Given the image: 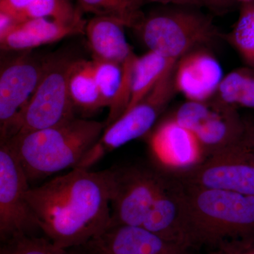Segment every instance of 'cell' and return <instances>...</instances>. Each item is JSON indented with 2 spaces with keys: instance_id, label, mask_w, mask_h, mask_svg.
<instances>
[{
  "instance_id": "obj_1",
  "label": "cell",
  "mask_w": 254,
  "mask_h": 254,
  "mask_svg": "<svg viewBox=\"0 0 254 254\" xmlns=\"http://www.w3.org/2000/svg\"><path fill=\"white\" fill-rule=\"evenodd\" d=\"M26 199L41 231L60 248L83 245L111 222L106 170L73 168L41 186L31 187Z\"/></svg>"
},
{
  "instance_id": "obj_2",
  "label": "cell",
  "mask_w": 254,
  "mask_h": 254,
  "mask_svg": "<svg viewBox=\"0 0 254 254\" xmlns=\"http://www.w3.org/2000/svg\"><path fill=\"white\" fill-rule=\"evenodd\" d=\"M112 225L141 227L189 248L180 182L170 173L140 165L108 169Z\"/></svg>"
},
{
  "instance_id": "obj_3",
  "label": "cell",
  "mask_w": 254,
  "mask_h": 254,
  "mask_svg": "<svg viewBox=\"0 0 254 254\" xmlns=\"http://www.w3.org/2000/svg\"><path fill=\"white\" fill-rule=\"evenodd\" d=\"M179 182L185 235L190 250L212 248L225 241L254 238V195Z\"/></svg>"
},
{
  "instance_id": "obj_4",
  "label": "cell",
  "mask_w": 254,
  "mask_h": 254,
  "mask_svg": "<svg viewBox=\"0 0 254 254\" xmlns=\"http://www.w3.org/2000/svg\"><path fill=\"white\" fill-rule=\"evenodd\" d=\"M105 129V123L74 118L8 140L29 182L77 168ZM4 142V141H2Z\"/></svg>"
},
{
  "instance_id": "obj_5",
  "label": "cell",
  "mask_w": 254,
  "mask_h": 254,
  "mask_svg": "<svg viewBox=\"0 0 254 254\" xmlns=\"http://www.w3.org/2000/svg\"><path fill=\"white\" fill-rule=\"evenodd\" d=\"M173 119L196 137L203 159L230 147L254 141V122L241 117L237 108L217 99L185 102Z\"/></svg>"
},
{
  "instance_id": "obj_6",
  "label": "cell",
  "mask_w": 254,
  "mask_h": 254,
  "mask_svg": "<svg viewBox=\"0 0 254 254\" xmlns=\"http://www.w3.org/2000/svg\"><path fill=\"white\" fill-rule=\"evenodd\" d=\"M137 29L150 51L173 61H178L198 45L213 39L216 33L211 18L185 9L145 16Z\"/></svg>"
},
{
  "instance_id": "obj_7",
  "label": "cell",
  "mask_w": 254,
  "mask_h": 254,
  "mask_svg": "<svg viewBox=\"0 0 254 254\" xmlns=\"http://www.w3.org/2000/svg\"><path fill=\"white\" fill-rule=\"evenodd\" d=\"M73 62L63 58L50 59L38 88L18 115L8 140L58 126L76 118L68 88Z\"/></svg>"
},
{
  "instance_id": "obj_8",
  "label": "cell",
  "mask_w": 254,
  "mask_h": 254,
  "mask_svg": "<svg viewBox=\"0 0 254 254\" xmlns=\"http://www.w3.org/2000/svg\"><path fill=\"white\" fill-rule=\"evenodd\" d=\"M175 68L174 66L169 70L141 101L105 128L99 140L76 168L89 170L105 155L149 132L176 91L174 82Z\"/></svg>"
},
{
  "instance_id": "obj_9",
  "label": "cell",
  "mask_w": 254,
  "mask_h": 254,
  "mask_svg": "<svg viewBox=\"0 0 254 254\" xmlns=\"http://www.w3.org/2000/svg\"><path fill=\"white\" fill-rule=\"evenodd\" d=\"M170 174L190 186L254 195V141L230 147L191 168Z\"/></svg>"
},
{
  "instance_id": "obj_10",
  "label": "cell",
  "mask_w": 254,
  "mask_h": 254,
  "mask_svg": "<svg viewBox=\"0 0 254 254\" xmlns=\"http://www.w3.org/2000/svg\"><path fill=\"white\" fill-rule=\"evenodd\" d=\"M29 181L8 142H0V239L1 242L41 231L26 199Z\"/></svg>"
},
{
  "instance_id": "obj_11",
  "label": "cell",
  "mask_w": 254,
  "mask_h": 254,
  "mask_svg": "<svg viewBox=\"0 0 254 254\" xmlns=\"http://www.w3.org/2000/svg\"><path fill=\"white\" fill-rule=\"evenodd\" d=\"M50 59L24 54L1 68L0 73V142L9 138L18 115L36 91Z\"/></svg>"
},
{
  "instance_id": "obj_12",
  "label": "cell",
  "mask_w": 254,
  "mask_h": 254,
  "mask_svg": "<svg viewBox=\"0 0 254 254\" xmlns=\"http://www.w3.org/2000/svg\"><path fill=\"white\" fill-rule=\"evenodd\" d=\"M69 250L73 254H177L190 250L143 227L112 225L83 245Z\"/></svg>"
},
{
  "instance_id": "obj_13",
  "label": "cell",
  "mask_w": 254,
  "mask_h": 254,
  "mask_svg": "<svg viewBox=\"0 0 254 254\" xmlns=\"http://www.w3.org/2000/svg\"><path fill=\"white\" fill-rule=\"evenodd\" d=\"M224 76L221 65L211 53L194 49L177 62L175 90L188 101H206L216 94Z\"/></svg>"
},
{
  "instance_id": "obj_14",
  "label": "cell",
  "mask_w": 254,
  "mask_h": 254,
  "mask_svg": "<svg viewBox=\"0 0 254 254\" xmlns=\"http://www.w3.org/2000/svg\"><path fill=\"white\" fill-rule=\"evenodd\" d=\"M150 146L159 161L173 171L191 168L203 160L196 137L173 118L164 122L153 132Z\"/></svg>"
},
{
  "instance_id": "obj_15",
  "label": "cell",
  "mask_w": 254,
  "mask_h": 254,
  "mask_svg": "<svg viewBox=\"0 0 254 254\" xmlns=\"http://www.w3.org/2000/svg\"><path fill=\"white\" fill-rule=\"evenodd\" d=\"M85 28L66 24L50 18L28 20L0 38V47L4 51L28 52L66 37L84 33Z\"/></svg>"
},
{
  "instance_id": "obj_16",
  "label": "cell",
  "mask_w": 254,
  "mask_h": 254,
  "mask_svg": "<svg viewBox=\"0 0 254 254\" xmlns=\"http://www.w3.org/2000/svg\"><path fill=\"white\" fill-rule=\"evenodd\" d=\"M123 23L115 18L93 16L85 28L93 60L123 64L133 53L127 41Z\"/></svg>"
},
{
  "instance_id": "obj_17",
  "label": "cell",
  "mask_w": 254,
  "mask_h": 254,
  "mask_svg": "<svg viewBox=\"0 0 254 254\" xmlns=\"http://www.w3.org/2000/svg\"><path fill=\"white\" fill-rule=\"evenodd\" d=\"M0 11L22 22L46 18L81 27L87 23L73 0H0Z\"/></svg>"
},
{
  "instance_id": "obj_18",
  "label": "cell",
  "mask_w": 254,
  "mask_h": 254,
  "mask_svg": "<svg viewBox=\"0 0 254 254\" xmlns=\"http://www.w3.org/2000/svg\"><path fill=\"white\" fill-rule=\"evenodd\" d=\"M68 88L75 110L89 114L105 108L95 81L92 60H73Z\"/></svg>"
},
{
  "instance_id": "obj_19",
  "label": "cell",
  "mask_w": 254,
  "mask_h": 254,
  "mask_svg": "<svg viewBox=\"0 0 254 254\" xmlns=\"http://www.w3.org/2000/svg\"><path fill=\"white\" fill-rule=\"evenodd\" d=\"M177 62L150 50L141 56L137 55L133 66L131 100L126 112L149 94Z\"/></svg>"
},
{
  "instance_id": "obj_20",
  "label": "cell",
  "mask_w": 254,
  "mask_h": 254,
  "mask_svg": "<svg viewBox=\"0 0 254 254\" xmlns=\"http://www.w3.org/2000/svg\"><path fill=\"white\" fill-rule=\"evenodd\" d=\"M144 0H77L82 14L115 18L126 27L138 28L145 17L142 11Z\"/></svg>"
},
{
  "instance_id": "obj_21",
  "label": "cell",
  "mask_w": 254,
  "mask_h": 254,
  "mask_svg": "<svg viewBox=\"0 0 254 254\" xmlns=\"http://www.w3.org/2000/svg\"><path fill=\"white\" fill-rule=\"evenodd\" d=\"M216 94L225 104L254 110V69L247 66L225 75Z\"/></svg>"
},
{
  "instance_id": "obj_22",
  "label": "cell",
  "mask_w": 254,
  "mask_h": 254,
  "mask_svg": "<svg viewBox=\"0 0 254 254\" xmlns=\"http://www.w3.org/2000/svg\"><path fill=\"white\" fill-rule=\"evenodd\" d=\"M228 39L247 66L254 69V1L243 4Z\"/></svg>"
},
{
  "instance_id": "obj_23",
  "label": "cell",
  "mask_w": 254,
  "mask_h": 254,
  "mask_svg": "<svg viewBox=\"0 0 254 254\" xmlns=\"http://www.w3.org/2000/svg\"><path fill=\"white\" fill-rule=\"evenodd\" d=\"M0 254H73L60 248L47 237L20 235L2 242Z\"/></svg>"
},
{
  "instance_id": "obj_24",
  "label": "cell",
  "mask_w": 254,
  "mask_h": 254,
  "mask_svg": "<svg viewBox=\"0 0 254 254\" xmlns=\"http://www.w3.org/2000/svg\"><path fill=\"white\" fill-rule=\"evenodd\" d=\"M209 250L208 254H254V238L225 241Z\"/></svg>"
},
{
  "instance_id": "obj_25",
  "label": "cell",
  "mask_w": 254,
  "mask_h": 254,
  "mask_svg": "<svg viewBox=\"0 0 254 254\" xmlns=\"http://www.w3.org/2000/svg\"><path fill=\"white\" fill-rule=\"evenodd\" d=\"M22 21L7 13L0 11V38L14 30Z\"/></svg>"
},
{
  "instance_id": "obj_26",
  "label": "cell",
  "mask_w": 254,
  "mask_h": 254,
  "mask_svg": "<svg viewBox=\"0 0 254 254\" xmlns=\"http://www.w3.org/2000/svg\"><path fill=\"white\" fill-rule=\"evenodd\" d=\"M150 1H155V2L161 3V4H173L178 5H185L187 6L185 0H150Z\"/></svg>"
},
{
  "instance_id": "obj_27",
  "label": "cell",
  "mask_w": 254,
  "mask_h": 254,
  "mask_svg": "<svg viewBox=\"0 0 254 254\" xmlns=\"http://www.w3.org/2000/svg\"><path fill=\"white\" fill-rule=\"evenodd\" d=\"M187 6H197L200 4V0H185Z\"/></svg>"
},
{
  "instance_id": "obj_28",
  "label": "cell",
  "mask_w": 254,
  "mask_h": 254,
  "mask_svg": "<svg viewBox=\"0 0 254 254\" xmlns=\"http://www.w3.org/2000/svg\"><path fill=\"white\" fill-rule=\"evenodd\" d=\"M239 1H242V2H243L244 4H245V3H248L251 2V1H254V0H239Z\"/></svg>"
},
{
  "instance_id": "obj_29",
  "label": "cell",
  "mask_w": 254,
  "mask_h": 254,
  "mask_svg": "<svg viewBox=\"0 0 254 254\" xmlns=\"http://www.w3.org/2000/svg\"><path fill=\"white\" fill-rule=\"evenodd\" d=\"M177 254H190V252H184V253Z\"/></svg>"
}]
</instances>
